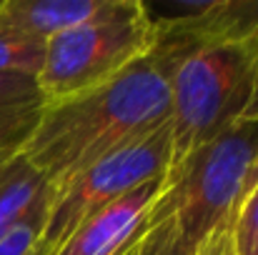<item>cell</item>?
Returning <instances> with one entry per match:
<instances>
[{
    "instance_id": "obj_8",
    "label": "cell",
    "mask_w": 258,
    "mask_h": 255,
    "mask_svg": "<svg viewBox=\"0 0 258 255\" xmlns=\"http://www.w3.org/2000/svg\"><path fill=\"white\" fill-rule=\"evenodd\" d=\"M43 108L45 98L35 78L0 73V160L25 150Z\"/></svg>"
},
{
    "instance_id": "obj_1",
    "label": "cell",
    "mask_w": 258,
    "mask_h": 255,
    "mask_svg": "<svg viewBox=\"0 0 258 255\" xmlns=\"http://www.w3.org/2000/svg\"><path fill=\"white\" fill-rule=\"evenodd\" d=\"M171 73L151 50L105 85L45 103L25 158L45 175L50 190L60 188L95 160L168 123Z\"/></svg>"
},
{
    "instance_id": "obj_14",
    "label": "cell",
    "mask_w": 258,
    "mask_h": 255,
    "mask_svg": "<svg viewBox=\"0 0 258 255\" xmlns=\"http://www.w3.org/2000/svg\"><path fill=\"white\" fill-rule=\"evenodd\" d=\"M193 255H236V245H233V233H231V223L216 228L213 233H208Z\"/></svg>"
},
{
    "instance_id": "obj_9",
    "label": "cell",
    "mask_w": 258,
    "mask_h": 255,
    "mask_svg": "<svg viewBox=\"0 0 258 255\" xmlns=\"http://www.w3.org/2000/svg\"><path fill=\"white\" fill-rule=\"evenodd\" d=\"M50 185L25 153L0 160V238L33 213L48 208Z\"/></svg>"
},
{
    "instance_id": "obj_2",
    "label": "cell",
    "mask_w": 258,
    "mask_h": 255,
    "mask_svg": "<svg viewBox=\"0 0 258 255\" xmlns=\"http://www.w3.org/2000/svg\"><path fill=\"white\" fill-rule=\"evenodd\" d=\"M258 183V120L238 123L173 160L148 223L171 218L193 255L216 228L233 223Z\"/></svg>"
},
{
    "instance_id": "obj_15",
    "label": "cell",
    "mask_w": 258,
    "mask_h": 255,
    "mask_svg": "<svg viewBox=\"0 0 258 255\" xmlns=\"http://www.w3.org/2000/svg\"><path fill=\"white\" fill-rule=\"evenodd\" d=\"M131 250H133V248H131ZM131 250H128V253H125V255H131Z\"/></svg>"
},
{
    "instance_id": "obj_5",
    "label": "cell",
    "mask_w": 258,
    "mask_h": 255,
    "mask_svg": "<svg viewBox=\"0 0 258 255\" xmlns=\"http://www.w3.org/2000/svg\"><path fill=\"white\" fill-rule=\"evenodd\" d=\"M173 160L171 123H163L153 133L113 150L93 165L73 175L60 188L50 190L48 218L43 230V255H50L73 228L108 208L131 190L166 175Z\"/></svg>"
},
{
    "instance_id": "obj_7",
    "label": "cell",
    "mask_w": 258,
    "mask_h": 255,
    "mask_svg": "<svg viewBox=\"0 0 258 255\" xmlns=\"http://www.w3.org/2000/svg\"><path fill=\"white\" fill-rule=\"evenodd\" d=\"M0 10L18 28L48 43L88 23L138 15L146 5L141 0H0Z\"/></svg>"
},
{
    "instance_id": "obj_4",
    "label": "cell",
    "mask_w": 258,
    "mask_h": 255,
    "mask_svg": "<svg viewBox=\"0 0 258 255\" xmlns=\"http://www.w3.org/2000/svg\"><path fill=\"white\" fill-rule=\"evenodd\" d=\"M156 20L146 8L138 15L88 23L45 43L38 88L45 103L105 85L146 58L156 45Z\"/></svg>"
},
{
    "instance_id": "obj_12",
    "label": "cell",
    "mask_w": 258,
    "mask_h": 255,
    "mask_svg": "<svg viewBox=\"0 0 258 255\" xmlns=\"http://www.w3.org/2000/svg\"><path fill=\"white\" fill-rule=\"evenodd\" d=\"M131 255H190L175 235L171 218L148 223L146 233L136 240Z\"/></svg>"
},
{
    "instance_id": "obj_13",
    "label": "cell",
    "mask_w": 258,
    "mask_h": 255,
    "mask_svg": "<svg viewBox=\"0 0 258 255\" xmlns=\"http://www.w3.org/2000/svg\"><path fill=\"white\" fill-rule=\"evenodd\" d=\"M231 233L236 255H258V183L238 208L231 223Z\"/></svg>"
},
{
    "instance_id": "obj_10",
    "label": "cell",
    "mask_w": 258,
    "mask_h": 255,
    "mask_svg": "<svg viewBox=\"0 0 258 255\" xmlns=\"http://www.w3.org/2000/svg\"><path fill=\"white\" fill-rule=\"evenodd\" d=\"M45 58V40L18 28L0 10V73L38 78Z\"/></svg>"
},
{
    "instance_id": "obj_3",
    "label": "cell",
    "mask_w": 258,
    "mask_h": 255,
    "mask_svg": "<svg viewBox=\"0 0 258 255\" xmlns=\"http://www.w3.org/2000/svg\"><path fill=\"white\" fill-rule=\"evenodd\" d=\"M246 120H258V38L203 48L173 68V160Z\"/></svg>"
},
{
    "instance_id": "obj_6",
    "label": "cell",
    "mask_w": 258,
    "mask_h": 255,
    "mask_svg": "<svg viewBox=\"0 0 258 255\" xmlns=\"http://www.w3.org/2000/svg\"><path fill=\"white\" fill-rule=\"evenodd\" d=\"M168 173V170H166ZM166 175L131 190L83 220L50 255H125L146 233Z\"/></svg>"
},
{
    "instance_id": "obj_11",
    "label": "cell",
    "mask_w": 258,
    "mask_h": 255,
    "mask_svg": "<svg viewBox=\"0 0 258 255\" xmlns=\"http://www.w3.org/2000/svg\"><path fill=\"white\" fill-rule=\"evenodd\" d=\"M48 208L33 213L0 238V255H43V230Z\"/></svg>"
}]
</instances>
